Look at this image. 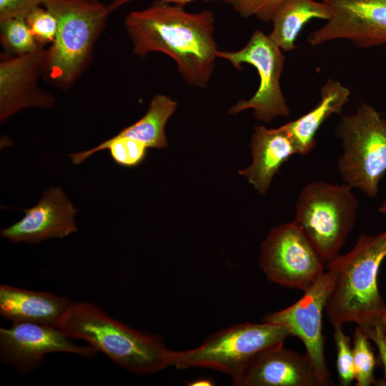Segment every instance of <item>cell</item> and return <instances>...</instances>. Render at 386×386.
Returning a JSON list of instances; mask_svg holds the SVG:
<instances>
[{"mask_svg":"<svg viewBox=\"0 0 386 386\" xmlns=\"http://www.w3.org/2000/svg\"><path fill=\"white\" fill-rule=\"evenodd\" d=\"M124 24L135 55L163 53L174 61L188 84L207 87L218 51L212 11L189 12L183 5L156 0L144 9L129 13Z\"/></svg>","mask_w":386,"mask_h":386,"instance_id":"obj_1","label":"cell"},{"mask_svg":"<svg viewBox=\"0 0 386 386\" xmlns=\"http://www.w3.org/2000/svg\"><path fill=\"white\" fill-rule=\"evenodd\" d=\"M385 257L386 229L375 234H361L350 251L326 263L335 277L325 309L332 326L355 322L362 327L386 310L377 284Z\"/></svg>","mask_w":386,"mask_h":386,"instance_id":"obj_2","label":"cell"},{"mask_svg":"<svg viewBox=\"0 0 386 386\" xmlns=\"http://www.w3.org/2000/svg\"><path fill=\"white\" fill-rule=\"evenodd\" d=\"M59 329L134 374H152L169 366L170 350L160 337L114 320L91 302H73Z\"/></svg>","mask_w":386,"mask_h":386,"instance_id":"obj_3","label":"cell"},{"mask_svg":"<svg viewBox=\"0 0 386 386\" xmlns=\"http://www.w3.org/2000/svg\"><path fill=\"white\" fill-rule=\"evenodd\" d=\"M56 18L57 32L47 49L44 77L61 89L71 88L89 66L94 44L111 11L100 0H44Z\"/></svg>","mask_w":386,"mask_h":386,"instance_id":"obj_4","label":"cell"},{"mask_svg":"<svg viewBox=\"0 0 386 386\" xmlns=\"http://www.w3.org/2000/svg\"><path fill=\"white\" fill-rule=\"evenodd\" d=\"M335 134L342 149L337 167L344 183L375 199L386 174V119L372 105L362 103L340 117Z\"/></svg>","mask_w":386,"mask_h":386,"instance_id":"obj_5","label":"cell"},{"mask_svg":"<svg viewBox=\"0 0 386 386\" xmlns=\"http://www.w3.org/2000/svg\"><path fill=\"white\" fill-rule=\"evenodd\" d=\"M348 184L314 181L300 191L293 222L327 263L338 254L355 226L357 197Z\"/></svg>","mask_w":386,"mask_h":386,"instance_id":"obj_6","label":"cell"},{"mask_svg":"<svg viewBox=\"0 0 386 386\" xmlns=\"http://www.w3.org/2000/svg\"><path fill=\"white\" fill-rule=\"evenodd\" d=\"M290 336L284 327L264 321L236 325L210 335L197 348L170 350L169 366L213 369L231 376L234 382L257 354L283 345Z\"/></svg>","mask_w":386,"mask_h":386,"instance_id":"obj_7","label":"cell"},{"mask_svg":"<svg viewBox=\"0 0 386 386\" xmlns=\"http://www.w3.org/2000/svg\"><path fill=\"white\" fill-rule=\"evenodd\" d=\"M282 51L269 35L260 30L254 31L245 46L237 51H217V58L229 61L237 70L242 69V64L252 65L259 79L254 95L249 99L238 101L230 107L229 114H236L250 109L254 117L264 122L290 114L280 84L285 62Z\"/></svg>","mask_w":386,"mask_h":386,"instance_id":"obj_8","label":"cell"},{"mask_svg":"<svg viewBox=\"0 0 386 386\" xmlns=\"http://www.w3.org/2000/svg\"><path fill=\"white\" fill-rule=\"evenodd\" d=\"M259 266L269 281L305 292L326 263L292 221L270 229L261 244Z\"/></svg>","mask_w":386,"mask_h":386,"instance_id":"obj_9","label":"cell"},{"mask_svg":"<svg viewBox=\"0 0 386 386\" xmlns=\"http://www.w3.org/2000/svg\"><path fill=\"white\" fill-rule=\"evenodd\" d=\"M334 284L332 273L325 272L295 303L267 315L263 320L281 325L290 336L300 339L324 386L335 385L326 362L322 334V315Z\"/></svg>","mask_w":386,"mask_h":386,"instance_id":"obj_10","label":"cell"},{"mask_svg":"<svg viewBox=\"0 0 386 386\" xmlns=\"http://www.w3.org/2000/svg\"><path fill=\"white\" fill-rule=\"evenodd\" d=\"M330 19L307 38L312 46L345 39L362 49L386 44V0H322Z\"/></svg>","mask_w":386,"mask_h":386,"instance_id":"obj_11","label":"cell"},{"mask_svg":"<svg viewBox=\"0 0 386 386\" xmlns=\"http://www.w3.org/2000/svg\"><path fill=\"white\" fill-rule=\"evenodd\" d=\"M58 327L12 322L10 327L0 328L1 361L25 375L40 367L49 353L66 352L85 357L96 355L91 345H76Z\"/></svg>","mask_w":386,"mask_h":386,"instance_id":"obj_12","label":"cell"},{"mask_svg":"<svg viewBox=\"0 0 386 386\" xmlns=\"http://www.w3.org/2000/svg\"><path fill=\"white\" fill-rule=\"evenodd\" d=\"M47 57V49L43 46L21 56L3 55L0 61L1 122L25 108L54 107V96L38 84V79L44 76Z\"/></svg>","mask_w":386,"mask_h":386,"instance_id":"obj_13","label":"cell"},{"mask_svg":"<svg viewBox=\"0 0 386 386\" xmlns=\"http://www.w3.org/2000/svg\"><path fill=\"white\" fill-rule=\"evenodd\" d=\"M24 217L10 227L1 229V236L14 243L36 244L62 238L76 232V209L59 187L46 189L30 209H23Z\"/></svg>","mask_w":386,"mask_h":386,"instance_id":"obj_14","label":"cell"},{"mask_svg":"<svg viewBox=\"0 0 386 386\" xmlns=\"http://www.w3.org/2000/svg\"><path fill=\"white\" fill-rule=\"evenodd\" d=\"M237 386H324L307 355L271 347L257 354L237 380Z\"/></svg>","mask_w":386,"mask_h":386,"instance_id":"obj_15","label":"cell"},{"mask_svg":"<svg viewBox=\"0 0 386 386\" xmlns=\"http://www.w3.org/2000/svg\"><path fill=\"white\" fill-rule=\"evenodd\" d=\"M73 302L49 292L0 285V315L11 322H24L59 328Z\"/></svg>","mask_w":386,"mask_h":386,"instance_id":"obj_16","label":"cell"},{"mask_svg":"<svg viewBox=\"0 0 386 386\" xmlns=\"http://www.w3.org/2000/svg\"><path fill=\"white\" fill-rule=\"evenodd\" d=\"M252 164L239 174L247 179L259 194L269 188L274 176L292 155L296 147L288 133L279 127L275 129L256 126L250 140Z\"/></svg>","mask_w":386,"mask_h":386,"instance_id":"obj_17","label":"cell"},{"mask_svg":"<svg viewBox=\"0 0 386 386\" xmlns=\"http://www.w3.org/2000/svg\"><path fill=\"white\" fill-rule=\"evenodd\" d=\"M350 96L347 87L337 80L328 79L321 87L317 104L304 115L281 126L292 138L297 154L307 155L312 151L317 131L330 117L340 114Z\"/></svg>","mask_w":386,"mask_h":386,"instance_id":"obj_18","label":"cell"},{"mask_svg":"<svg viewBox=\"0 0 386 386\" xmlns=\"http://www.w3.org/2000/svg\"><path fill=\"white\" fill-rule=\"evenodd\" d=\"M332 11L324 1L284 0L274 11L270 21L271 39L284 51L296 49L295 40L305 25L314 19L327 21Z\"/></svg>","mask_w":386,"mask_h":386,"instance_id":"obj_19","label":"cell"},{"mask_svg":"<svg viewBox=\"0 0 386 386\" xmlns=\"http://www.w3.org/2000/svg\"><path fill=\"white\" fill-rule=\"evenodd\" d=\"M177 107V102L169 95L157 94L152 99L146 114L117 134L141 141L148 148H165L167 146L165 126Z\"/></svg>","mask_w":386,"mask_h":386,"instance_id":"obj_20","label":"cell"},{"mask_svg":"<svg viewBox=\"0 0 386 386\" xmlns=\"http://www.w3.org/2000/svg\"><path fill=\"white\" fill-rule=\"evenodd\" d=\"M109 149L112 159L119 165L133 167L140 164L145 159L148 147L137 139L116 134L89 150L69 154L71 162L79 164L91 154L104 149Z\"/></svg>","mask_w":386,"mask_h":386,"instance_id":"obj_21","label":"cell"},{"mask_svg":"<svg viewBox=\"0 0 386 386\" xmlns=\"http://www.w3.org/2000/svg\"><path fill=\"white\" fill-rule=\"evenodd\" d=\"M0 39L7 56H21L35 51L39 45L32 36L25 17L0 21Z\"/></svg>","mask_w":386,"mask_h":386,"instance_id":"obj_22","label":"cell"},{"mask_svg":"<svg viewBox=\"0 0 386 386\" xmlns=\"http://www.w3.org/2000/svg\"><path fill=\"white\" fill-rule=\"evenodd\" d=\"M370 341L363 330L357 326L352 345L356 386H370L376 382L374 371L377 360Z\"/></svg>","mask_w":386,"mask_h":386,"instance_id":"obj_23","label":"cell"},{"mask_svg":"<svg viewBox=\"0 0 386 386\" xmlns=\"http://www.w3.org/2000/svg\"><path fill=\"white\" fill-rule=\"evenodd\" d=\"M337 350V370L341 385L348 386L355 380L352 347L350 337L345 335L342 325H333Z\"/></svg>","mask_w":386,"mask_h":386,"instance_id":"obj_24","label":"cell"},{"mask_svg":"<svg viewBox=\"0 0 386 386\" xmlns=\"http://www.w3.org/2000/svg\"><path fill=\"white\" fill-rule=\"evenodd\" d=\"M31 33L39 45L51 44L57 32L55 16L44 6L32 9L25 17Z\"/></svg>","mask_w":386,"mask_h":386,"instance_id":"obj_25","label":"cell"},{"mask_svg":"<svg viewBox=\"0 0 386 386\" xmlns=\"http://www.w3.org/2000/svg\"><path fill=\"white\" fill-rule=\"evenodd\" d=\"M243 17L255 16L259 20L268 22L278 7L284 0H223Z\"/></svg>","mask_w":386,"mask_h":386,"instance_id":"obj_26","label":"cell"},{"mask_svg":"<svg viewBox=\"0 0 386 386\" xmlns=\"http://www.w3.org/2000/svg\"><path fill=\"white\" fill-rule=\"evenodd\" d=\"M44 0H0V21L14 17H26Z\"/></svg>","mask_w":386,"mask_h":386,"instance_id":"obj_27","label":"cell"},{"mask_svg":"<svg viewBox=\"0 0 386 386\" xmlns=\"http://www.w3.org/2000/svg\"><path fill=\"white\" fill-rule=\"evenodd\" d=\"M377 319L360 327L363 330L368 338L375 344L377 348L378 360L383 370V378L377 385L386 386V341Z\"/></svg>","mask_w":386,"mask_h":386,"instance_id":"obj_28","label":"cell"},{"mask_svg":"<svg viewBox=\"0 0 386 386\" xmlns=\"http://www.w3.org/2000/svg\"><path fill=\"white\" fill-rule=\"evenodd\" d=\"M133 1H136V0H113L108 6L112 12L119 9L120 6L127 3L132 2ZM159 1H166L169 3L177 4L184 6L185 4H189L196 0H159ZM204 1H209V0H204Z\"/></svg>","mask_w":386,"mask_h":386,"instance_id":"obj_29","label":"cell"},{"mask_svg":"<svg viewBox=\"0 0 386 386\" xmlns=\"http://www.w3.org/2000/svg\"><path fill=\"white\" fill-rule=\"evenodd\" d=\"M377 320L386 341V310L377 319Z\"/></svg>","mask_w":386,"mask_h":386,"instance_id":"obj_30","label":"cell"},{"mask_svg":"<svg viewBox=\"0 0 386 386\" xmlns=\"http://www.w3.org/2000/svg\"><path fill=\"white\" fill-rule=\"evenodd\" d=\"M188 385L191 386H203V385H212L213 382L209 379H199L191 382H187Z\"/></svg>","mask_w":386,"mask_h":386,"instance_id":"obj_31","label":"cell"},{"mask_svg":"<svg viewBox=\"0 0 386 386\" xmlns=\"http://www.w3.org/2000/svg\"><path fill=\"white\" fill-rule=\"evenodd\" d=\"M378 211L386 217V199L382 202L380 206L379 207Z\"/></svg>","mask_w":386,"mask_h":386,"instance_id":"obj_32","label":"cell"}]
</instances>
